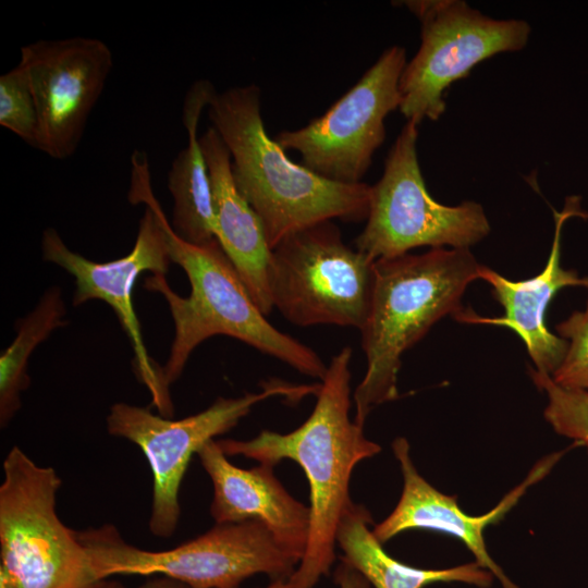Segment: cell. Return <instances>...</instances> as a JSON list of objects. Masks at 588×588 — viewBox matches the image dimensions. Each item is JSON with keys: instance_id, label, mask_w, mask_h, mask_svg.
<instances>
[{"instance_id": "cell-1", "label": "cell", "mask_w": 588, "mask_h": 588, "mask_svg": "<svg viewBox=\"0 0 588 588\" xmlns=\"http://www.w3.org/2000/svg\"><path fill=\"white\" fill-rule=\"evenodd\" d=\"M351 359L350 346L331 358L314 411L295 430L284 434L264 430L247 441H217L226 456L243 455L273 466L286 458L304 470L309 486V534L303 559L287 579L291 588H314L329 574L335 561L338 526L352 503V473L359 462L381 451L350 417Z\"/></svg>"}, {"instance_id": "cell-2", "label": "cell", "mask_w": 588, "mask_h": 588, "mask_svg": "<svg viewBox=\"0 0 588 588\" xmlns=\"http://www.w3.org/2000/svg\"><path fill=\"white\" fill-rule=\"evenodd\" d=\"M207 109L230 151L236 187L259 217L270 248L322 221L367 219L370 185L335 183L292 161L266 132L257 85L216 91Z\"/></svg>"}, {"instance_id": "cell-3", "label": "cell", "mask_w": 588, "mask_h": 588, "mask_svg": "<svg viewBox=\"0 0 588 588\" xmlns=\"http://www.w3.org/2000/svg\"><path fill=\"white\" fill-rule=\"evenodd\" d=\"M469 248H431L375 261L369 313L359 330L366 373L353 394L355 422L364 427L378 405L399 396L401 357L446 315L463 309L465 290L478 277Z\"/></svg>"}, {"instance_id": "cell-4", "label": "cell", "mask_w": 588, "mask_h": 588, "mask_svg": "<svg viewBox=\"0 0 588 588\" xmlns=\"http://www.w3.org/2000/svg\"><path fill=\"white\" fill-rule=\"evenodd\" d=\"M161 221L171 261L185 271L191 284L187 297L177 295L164 274L147 277L144 284L163 296L174 323L169 357L160 367L167 390L180 378L193 351L215 335L234 338L305 376L323 379L328 366L313 348L266 319L217 238L191 244L174 233L163 211Z\"/></svg>"}, {"instance_id": "cell-5", "label": "cell", "mask_w": 588, "mask_h": 588, "mask_svg": "<svg viewBox=\"0 0 588 588\" xmlns=\"http://www.w3.org/2000/svg\"><path fill=\"white\" fill-rule=\"evenodd\" d=\"M76 532L99 580L112 575H160L192 588H238L256 574L289 579L299 564L258 520L216 524L162 551L130 544L110 524Z\"/></svg>"}, {"instance_id": "cell-6", "label": "cell", "mask_w": 588, "mask_h": 588, "mask_svg": "<svg viewBox=\"0 0 588 588\" xmlns=\"http://www.w3.org/2000/svg\"><path fill=\"white\" fill-rule=\"evenodd\" d=\"M61 478L19 446L3 461L0 588H94L99 580L77 537L57 513Z\"/></svg>"}, {"instance_id": "cell-7", "label": "cell", "mask_w": 588, "mask_h": 588, "mask_svg": "<svg viewBox=\"0 0 588 588\" xmlns=\"http://www.w3.org/2000/svg\"><path fill=\"white\" fill-rule=\"evenodd\" d=\"M375 282V261L342 240L333 220L282 238L271 248L268 285L273 308L299 327L360 330Z\"/></svg>"}, {"instance_id": "cell-8", "label": "cell", "mask_w": 588, "mask_h": 588, "mask_svg": "<svg viewBox=\"0 0 588 588\" xmlns=\"http://www.w3.org/2000/svg\"><path fill=\"white\" fill-rule=\"evenodd\" d=\"M132 167L128 199L135 205L145 204L146 209L139 221L135 244L127 255L106 262L90 260L73 252L52 228L42 233L41 254L44 260L59 266L74 278V306L100 299L112 308L132 344L135 373L150 391L152 404L162 416H169L173 413L170 393L162 384L160 366L148 355L132 292L143 272L166 275L172 261L161 221L163 210L154 195L144 152L133 154Z\"/></svg>"}, {"instance_id": "cell-9", "label": "cell", "mask_w": 588, "mask_h": 588, "mask_svg": "<svg viewBox=\"0 0 588 588\" xmlns=\"http://www.w3.org/2000/svg\"><path fill=\"white\" fill-rule=\"evenodd\" d=\"M417 139L418 125L407 121L388 154L381 177L370 186L368 217L354 248L373 261L421 246L469 248L490 233L480 204L446 206L428 193Z\"/></svg>"}, {"instance_id": "cell-10", "label": "cell", "mask_w": 588, "mask_h": 588, "mask_svg": "<svg viewBox=\"0 0 588 588\" xmlns=\"http://www.w3.org/2000/svg\"><path fill=\"white\" fill-rule=\"evenodd\" d=\"M404 5L419 20L420 46L400 77L399 110L419 125L445 111V90L481 61L522 50L530 26L523 20H494L462 0H415Z\"/></svg>"}, {"instance_id": "cell-11", "label": "cell", "mask_w": 588, "mask_h": 588, "mask_svg": "<svg viewBox=\"0 0 588 588\" xmlns=\"http://www.w3.org/2000/svg\"><path fill=\"white\" fill-rule=\"evenodd\" d=\"M319 384L270 381L260 392L219 397L203 412L177 420L156 415L147 407L113 404L106 419L108 432L136 444L152 473L151 534L169 538L175 531L181 516L180 488L193 454L235 427L257 403L278 395L298 400L317 394Z\"/></svg>"}, {"instance_id": "cell-12", "label": "cell", "mask_w": 588, "mask_h": 588, "mask_svg": "<svg viewBox=\"0 0 588 588\" xmlns=\"http://www.w3.org/2000/svg\"><path fill=\"white\" fill-rule=\"evenodd\" d=\"M403 47L387 48L358 82L323 114L273 138L299 154L304 167L335 183L359 184L385 138L384 120L400 108Z\"/></svg>"}, {"instance_id": "cell-13", "label": "cell", "mask_w": 588, "mask_h": 588, "mask_svg": "<svg viewBox=\"0 0 588 588\" xmlns=\"http://www.w3.org/2000/svg\"><path fill=\"white\" fill-rule=\"evenodd\" d=\"M38 114L36 148L63 160L75 154L113 66L100 39H40L21 47Z\"/></svg>"}, {"instance_id": "cell-14", "label": "cell", "mask_w": 588, "mask_h": 588, "mask_svg": "<svg viewBox=\"0 0 588 588\" xmlns=\"http://www.w3.org/2000/svg\"><path fill=\"white\" fill-rule=\"evenodd\" d=\"M574 446L576 444L541 458L525 479L507 492L491 511L473 516L460 507L455 495L440 492L420 476L411 458L408 441L402 437L396 438L392 443V450L403 475V490L394 510L381 523L375 525L372 532L381 543L413 529L450 535L465 544L475 556V562L489 571L502 588H519L489 554L483 531L488 526L502 520L526 491L543 479Z\"/></svg>"}, {"instance_id": "cell-15", "label": "cell", "mask_w": 588, "mask_h": 588, "mask_svg": "<svg viewBox=\"0 0 588 588\" xmlns=\"http://www.w3.org/2000/svg\"><path fill=\"white\" fill-rule=\"evenodd\" d=\"M579 201L578 197H568L563 210L554 211L553 243L548 261L539 274L527 280L511 281L480 265L478 277L491 285L494 299L504 309L502 317H482L464 308L453 316L465 323L511 329L524 342L536 370L550 376L562 363L568 343L547 328L544 318L548 306L563 287H588V277H579L577 271L564 269L561 265V231L568 218L584 216Z\"/></svg>"}, {"instance_id": "cell-16", "label": "cell", "mask_w": 588, "mask_h": 588, "mask_svg": "<svg viewBox=\"0 0 588 588\" xmlns=\"http://www.w3.org/2000/svg\"><path fill=\"white\" fill-rule=\"evenodd\" d=\"M197 455L212 482L210 514L216 524L258 520L301 562L309 534V507L285 490L273 474L274 466L237 467L215 440Z\"/></svg>"}, {"instance_id": "cell-17", "label": "cell", "mask_w": 588, "mask_h": 588, "mask_svg": "<svg viewBox=\"0 0 588 588\" xmlns=\"http://www.w3.org/2000/svg\"><path fill=\"white\" fill-rule=\"evenodd\" d=\"M199 140L209 171L216 238L267 316L273 309L268 285L271 248L261 221L236 187L231 155L219 133L210 126Z\"/></svg>"}, {"instance_id": "cell-18", "label": "cell", "mask_w": 588, "mask_h": 588, "mask_svg": "<svg viewBox=\"0 0 588 588\" xmlns=\"http://www.w3.org/2000/svg\"><path fill=\"white\" fill-rule=\"evenodd\" d=\"M215 93V86L206 79L193 83L186 91L182 119L187 144L168 172L173 198L171 228L180 238L195 245L216 240L209 171L197 133L201 113Z\"/></svg>"}, {"instance_id": "cell-19", "label": "cell", "mask_w": 588, "mask_h": 588, "mask_svg": "<svg viewBox=\"0 0 588 588\" xmlns=\"http://www.w3.org/2000/svg\"><path fill=\"white\" fill-rule=\"evenodd\" d=\"M370 512L352 502L340 519L336 542L342 561L360 573L372 588H426L439 583H462L489 588L493 575L475 561L448 568H419L388 554L369 526Z\"/></svg>"}, {"instance_id": "cell-20", "label": "cell", "mask_w": 588, "mask_h": 588, "mask_svg": "<svg viewBox=\"0 0 588 588\" xmlns=\"http://www.w3.org/2000/svg\"><path fill=\"white\" fill-rule=\"evenodd\" d=\"M66 307L59 286L49 287L36 306L16 323V336L0 355V425L21 408V394L30 384L28 360L35 348L56 329L65 327Z\"/></svg>"}, {"instance_id": "cell-21", "label": "cell", "mask_w": 588, "mask_h": 588, "mask_svg": "<svg viewBox=\"0 0 588 588\" xmlns=\"http://www.w3.org/2000/svg\"><path fill=\"white\" fill-rule=\"evenodd\" d=\"M529 375L547 395L546 420L556 433L585 446L588 454V390L564 388L534 368H529Z\"/></svg>"}, {"instance_id": "cell-22", "label": "cell", "mask_w": 588, "mask_h": 588, "mask_svg": "<svg viewBox=\"0 0 588 588\" xmlns=\"http://www.w3.org/2000/svg\"><path fill=\"white\" fill-rule=\"evenodd\" d=\"M0 125L36 148L37 108L27 74L20 63L0 76Z\"/></svg>"}, {"instance_id": "cell-23", "label": "cell", "mask_w": 588, "mask_h": 588, "mask_svg": "<svg viewBox=\"0 0 588 588\" xmlns=\"http://www.w3.org/2000/svg\"><path fill=\"white\" fill-rule=\"evenodd\" d=\"M556 331L568 345L552 380L564 388L588 390V299L586 308L572 313Z\"/></svg>"}, {"instance_id": "cell-24", "label": "cell", "mask_w": 588, "mask_h": 588, "mask_svg": "<svg viewBox=\"0 0 588 588\" xmlns=\"http://www.w3.org/2000/svg\"><path fill=\"white\" fill-rule=\"evenodd\" d=\"M334 580L339 588H372L360 573L342 560L335 568Z\"/></svg>"}, {"instance_id": "cell-25", "label": "cell", "mask_w": 588, "mask_h": 588, "mask_svg": "<svg viewBox=\"0 0 588 588\" xmlns=\"http://www.w3.org/2000/svg\"><path fill=\"white\" fill-rule=\"evenodd\" d=\"M137 588H192L191 586L166 576H155Z\"/></svg>"}, {"instance_id": "cell-26", "label": "cell", "mask_w": 588, "mask_h": 588, "mask_svg": "<svg viewBox=\"0 0 588 588\" xmlns=\"http://www.w3.org/2000/svg\"><path fill=\"white\" fill-rule=\"evenodd\" d=\"M94 588H125V587L119 581L103 579L100 583H98Z\"/></svg>"}, {"instance_id": "cell-27", "label": "cell", "mask_w": 588, "mask_h": 588, "mask_svg": "<svg viewBox=\"0 0 588 588\" xmlns=\"http://www.w3.org/2000/svg\"><path fill=\"white\" fill-rule=\"evenodd\" d=\"M266 588H291L287 579H274Z\"/></svg>"}]
</instances>
